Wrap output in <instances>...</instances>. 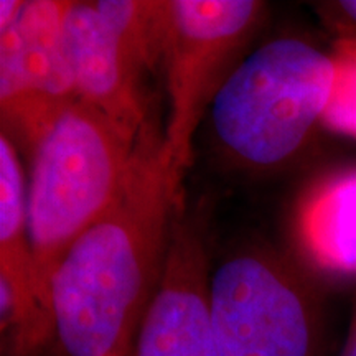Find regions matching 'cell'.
<instances>
[{
  "mask_svg": "<svg viewBox=\"0 0 356 356\" xmlns=\"http://www.w3.org/2000/svg\"><path fill=\"white\" fill-rule=\"evenodd\" d=\"M178 204L163 134L145 119L114 202L53 277V338L65 356H132L165 269Z\"/></svg>",
  "mask_w": 356,
  "mask_h": 356,
  "instance_id": "cell-1",
  "label": "cell"
},
{
  "mask_svg": "<svg viewBox=\"0 0 356 356\" xmlns=\"http://www.w3.org/2000/svg\"><path fill=\"white\" fill-rule=\"evenodd\" d=\"M132 147L81 101L61 111L33 145L26 225L35 292L51 317L58 267L114 202Z\"/></svg>",
  "mask_w": 356,
  "mask_h": 356,
  "instance_id": "cell-2",
  "label": "cell"
},
{
  "mask_svg": "<svg viewBox=\"0 0 356 356\" xmlns=\"http://www.w3.org/2000/svg\"><path fill=\"white\" fill-rule=\"evenodd\" d=\"M335 83L333 56L299 38H279L231 71L211 101L216 137L239 162L280 165L322 122Z\"/></svg>",
  "mask_w": 356,
  "mask_h": 356,
  "instance_id": "cell-3",
  "label": "cell"
},
{
  "mask_svg": "<svg viewBox=\"0 0 356 356\" xmlns=\"http://www.w3.org/2000/svg\"><path fill=\"white\" fill-rule=\"evenodd\" d=\"M165 2H70L65 38L78 99L136 144L145 122L142 76L163 55Z\"/></svg>",
  "mask_w": 356,
  "mask_h": 356,
  "instance_id": "cell-4",
  "label": "cell"
},
{
  "mask_svg": "<svg viewBox=\"0 0 356 356\" xmlns=\"http://www.w3.org/2000/svg\"><path fill=\"white\" fill-rule=\"evenodd\" d=\"M220 356H318L322 312L292 267L261 252L225 261L210 277Z\"/></svg>",
  "mask_w": 356,
  "mask_h": 356,
  "instance_id": "cell-5",
  "label": "cell"
},
{
  "mask_svg": "<svg viewBox=\"0 0 356 356\" xmlns=\"http://www.w3.org/2000/svg\"><path fill=\"white\" fill-rule=\"evenodd\" d=\"M261 8L262 3L254 0L165 2L163 58L170 113L163 142L173 188L180 197L204 106L225 81L226 65Z\"/></svg>",
  "mask_w": 356,
  "mask_h": 356,
  "instance_id": "cell-6",
  "label": "cell"
},
{
  "mask_svg": "<svg viewBox=\"0 0 356 356\" xmlns=\"http://www.w3.org/2000/svg\"><path fill=\"white\" fill-rule=\"evenodd\" d=\"M70 2L30 0L0 30V104L3 118L37 144L61 111L79 101L65 38Z\"/></svg>",
  "mask_w": 356,
  "mask_h": 356,
  "instance_id": "cell-7",
  "label": "cell"
},
{
  "mask_svg": "<svg viewBox=\"0 0 356 356\" xmlns=\"http://www.w3.org/2000/svg\"><path fill=\"white\" fill-rule=\"evenodd\" d=\"M208 292L203 244L191 226L173 220L165 269L132 356H220Z\"/></svg>",
  "mask_w": 356,
  "mask_h": 356,
  "instance_id": "cell-8",
  "label": "cell"
},
{
  "mask_svg": "<svg viewBox=\"0 0 356 356\" xmlns=\"http://www.w3.org/2000/svg\"><path fill=\"white\" fill-rule=\"evenodd\" d=\"M0 320L7 356H33L53 337V317L35 292L24 172L6 136L0 137Z\"/></svg>",
  "mask_w": 356,
  "mask_h": 356,
  "instance_id": "cell-9",
  "label": "cell"
},
{
  "mask_svg": "<svg viewBox=\"0 0 356 356\" xmlns=\"http://www.w3.org/2000/svg\"><path fill=\"white\" fill-rule=\"evenodd\" d=\"M299 234L312 259L338 274H356V170L318 185L299 213Z\"/></svg>",
  "mask_w": 356,
  "mask_h": 356,
  "instance_id": "cell-10",
  "label": "cell"
},
{
  "mask_svg": "<svg viewBox=\"0 0 356 356\" xmlns=\"http://www.w3.org/2000/svg\"><path fill=\"white\" fill-rule=\"evenodd\" d=\"M333 63L335 83L322 122L332 131L356 137V38L338 42Z\"/></svg>",
  "mask_w": 356,
  "mask_h": 356,
  "instance_id": "cell-11",
  "label": "cell"
},
{
  "mask_svg": "<svg viewBox=\"0 0 356 356\" xmlns=\"http://www.w3.org/2000/svg\"><path fill=\"white\" fill-rule=\"evenodd\" d=\"M25 2L22 0H2L0 2V30L13 25L24 10Z\"/></svg>",
  "mask_w": 356,
  "mask_h": 356,
  "instance_id": "cell-12",
  "label": "cell"
},
{
  "mask_svg": "<svg viewBox=\"0 0 356 356\" xmlns=\"http://www.w3.org/2000/svg\"><path fill=\"white\" fill-rule=\"evenodd\" d=\"M340 7L350 19H353L356 22V0H345V2H340Z\"/></svg>",
  "mask_w": 356,
  "mask_h": 356,
  "instance_id": "cell-13",
  "label": "cell"
},
{
  "mask_svg": "<svg viewBox=\"0 0 356 356\" xmlns=\"http://www.w3.org/2000/svg\"><path fill=\"white\" fill-rule=\"evenodd\" d=\"M345 356H356V325H355L353 335H351L348 350H346V355Z\"/></svg>",
  "mask_w": 356,
  "mask_h": 356,
  "instance_id": "cell-14",
  "label": "cell"
}]
</instances>
